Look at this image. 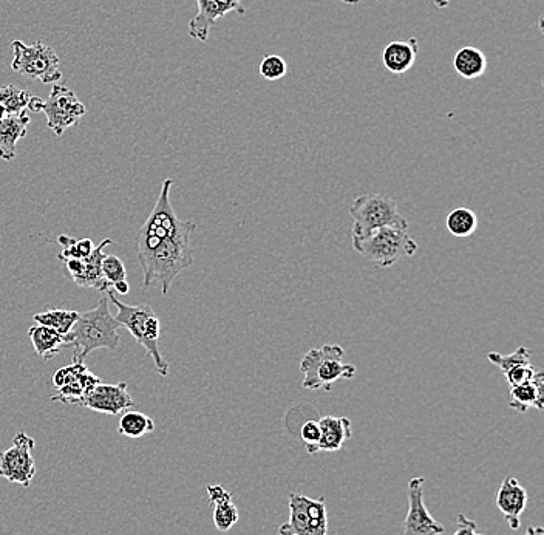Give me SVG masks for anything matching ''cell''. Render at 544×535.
<instances>
[{
  "label": "cell",
  "instance_id": "8",
  "mask_svg": "<svg viewBox=\"0 0 544 535\" xmlns=\"http://www.w3.org/2000/svg\"><path fill=\"white\" fill-rule=\"evenodd\" d=\"M280 535H328L325 498L289 495V520L279 528Z\"/></svg>",
  "mask_w": 544,
  "mask_h": 535
},
{
  "label": "cell",
  "instance_id": "12",
  "mask_svg": "<svg viewBox=\"0 0 544 535\" xmlns=\"http://www.w3.org/2000/svg\"><path fill=\"white\" fill-rule=\"evenodd\" d=\"M195 2L198 13L189 22V35L200 42L208 41L211 28L217 24L218 19L225 18L226 14L234 11L238 14L246 13L242 0H195Z\"/></svg>",
  "mask_w": 544,
  "mask_h": 535
},
{
  "label": "cell",
  "instance_id": "6",
  "mask_svg": "<svg viewBox=\"0 0 544 535\" xmlns=\"http://www.w3.org/2000/svg\"><path fill=\"white\" fill-rule=\"evenodd\" d=\"M357 254L373 262L378 268H390L404 257L418 253V243L408 236L407 231L396 228H381L362 239H353Z\"/></svg>",
  "mask_w": 544,
  "mask_h": 535
},
{
  "label": "cell",
  "instance_id": "32",
  "mask_svg": "<svg viewBox=\"0 0 544 535\" xmlns=\"http://www.w3.org/2000/svg\"><path fill=\"white\" fill-rule=\"evenodd\" d=\"M303 443H305L308 454L316 455V446L320 440V426L319 421H306L300 430Z\"/></svg>",
  "mask_w": 544,
  "mask_h": 535
},
{
  "label": "cell",
  "instance_id": "30",
  "mask_svg": "<svg viewBox=\"0 0 544 535\" xmlns=\"http://www.w3.org/2000/svg\"><path fill=\"white\" fill-rule=\"evenodd\" d=\"M102 276L109 283L110 288L115 283L123 282L127 279L126 266H124L123 260L119 259L115 254H106L101 262Z\"/></svg>",
  "mask_w": 544,
  "mask_h": 535
},
{
  "label": "cell",
  "instance_id": "9",
  "mask_svg": "<svg viewBox=\"0 0 544 535\" xmlns=\"http://www.w3.org/2000/svg\"><path fill=\"white\" fill-rule=\"evenodd\" d=\"M41 112L47 116L48 129L62 137L65 130L76 126L82 120L87 109L73 90L58 82L53 84L50 96L42 103Z\"/></svg>",
  "mask_w": 544,
  "mask_h": 535
},
{
  "label": "cell",
  "instance_id": "29",
  "mask_svg": "<svg viewBox=\"0 0 544 535\" xmlns=\"http://www.w3.org/2000/svg\"><path fill=\"white\" fill-rule=\"evenodd\" d=\"M58 243L62 246V253L58 254V260L64 262L67 259H87L95 249V243L90 239L76 240L68 236H59Z\"/></svg>",
  "mask_w": 544,
  "mask_h": 535
},
{
  "label": "cell",
  "instance_id": "26",
  "mask_svg": "<svg viewBox=\"0 0 544 535\" xmlns=\"http://www.w3.org/2000/svg\"><path fill=\"white\" fill-rule=\"evenodd\" d=\"M446 228L459 239L473 236L478 228V217L469 208H456L446 217Z\"/></svg>",
  "mask_w": 544,
  "mask_h": 535
},
{
  "label": "cell",
  "instance_id": "14",
  "mask_svg": "<svg viewBox=\"0 0 544 535\" xmlns=\"http://www.w3.org/2000/svg\"><path fill=\"white\" fill-rule=\"evenodd\" d=\"M527 501L529 495L526 489L514 477L504 478L495 495V505L504 515V520L512 531L520 529L521 515L526 509Z\"/></svg>",
  "mask_w": 544,
  "mask_h": 535
},
{
  "label": "cell",
  "instance_id": "27",
  "mask_svg": "<svg viewBox=\"0 0 544 535\" xmlns=\"http://www.w3.org/2000/svg\"><path fill=\"white\" fill-rule=\"evenodd\" d=\"M27 90L17 89L16 86L0 87V106L7 110L8 115H19L28 109L31 101Z\"/></svg>",
  "mask_w": 544,
  "mask_h": 535
},
{
  "label": "cell",
  "instance_id": "18",
  "mask_svg": "<svg viewBox=\"0 0 544 535\" xmlns=\"http://www.w3.org/2000/svg\"><path fill=\"white\" fill-rule=\"evenodd\" d=\"M30 115L27 112L7 116L0 121V158L11 161L16 157L17 141L27 135Z\"/></svg>",
  "mask_w": 544,
  "mask_h": 535
},
{
  "label": "cell",
  "instance_id": "38",
  "mask_svg": "<svg viewBox=\"0 0 544 535\" xmlns=\"http://www.w3.org/2000/svg\"><path fill=\"white\" fill-rule=\"evenodd\" d=\"M450 2H452V0H433V4H435V7L439 8V10L449 7Z\"/></svg>",
  "mask_w": 544,
  "mask_h": 535
},
{
  "label": "cell",
  "instance_id": "39",
  "mask_svg": "<svg viewBox=\"0 0 544 535\" xmlns=\"http://www.w3.org/2000/svg\"><path fill=\"white\" fill-rule=\"evenodd\" d=\"M339 2L347 5H359L361 4L362 0H339Z\"/></svg>",
  "mask_w": 544,
  "mask_h": 535
},
{
  "label": "cell",
  "instance_id": "5",
  "mask_svg": "<svg viewBox=\"0 0 544 535\" xmlns=\"http://www.w3.org/2000/svg\"><path fill=\"white\" fill-rule=\"evenodd\" d=\"M350 215L353 219V239H362L381 228L408 229V222L399 214L395 200L384 194L357 197L351 205Z\"/></svg>",
  "mask_w": 544,
  "mask_h": 535
},
{
  "label": "cell",
  "instance_id": "2",
  "mask_svg": "<svg viewBox=\"0 0 544 535\" xmlns=\"http://www.w3.org/2000/svg\"><path fill=\"white\" fill-rule=\"evenodd\" d=\"M121 325L110 313L109 297H102L93 310L79 314L72 331L65 336L67 345H73V361L84 359L99 348L116 350L119 347L118 330Z\"/></svg>",
  "mask_w": 544,
  "mask_h": 535
},
{
  "label": "cell",
  "instance_id": "3",
  "mask_svg": "<svg viewBox=\"0 0 544 535\" xmlns=\"http://www.w3.org/2000/svg\"><path fill=\"white\" fill-rule=\"evenodd\" d=\"M107 297L110 302L115 305L118 314L115 319L121 327H126L129 333L132 334L135 341L144 347L147 351V356L155 362V369L163 378L169 376V362L163 358L160 350V319H158L155 311L147 304L127 305L118 297L112 290L107 291Z\"/></svg>",
  "mask_w": 544,
  "mask_h": 535
},
{
  "label": "cell",
  "instance_id": "23",
  "mask_svg": "<svg viewBox=\"0 0 544 535\" xmlns=\"http://www.w3.org/2000/svg\"><path fill=\"white\" fill-rule=\"evenodd\" d=\"M99 382H101V379L98 376L89 372V369H85L75 381L68 382L67 386L58 389V395L53 396L51 401H59V403L64 404H79V406H82L84 399L98 386Z\"/></svg>",
  "mask_w": 544,
  "mask_h": 535
},
{
  "label": "cell",
  "instance_id": "10",
  "mask_svg": "<svg viewBox=\"0 0 544 535\" xmlns=\"http://www.w3.org/2000/svg\"><path fill=\"white\" fill-rule=\"evenodd\" d=\"M34 440L27 433H17L13 446L0 452V477L10 483L21 484L30 488L36 475V463L33 457Z\"/></svg>",
  "mask_w": 544,
  "mask_h": 535
},
{
  "label": "cell",
  "instance_id": "35",
  "mask_svg": "<svg viewBox=\"0 0 544 535\" xmlns=\"http://www.w3.org/2000/svg\"><path fill=\"white\" fill-rule=\"evenodd\" d=\"M112 288L116 291V294H119V296H126V294H129L130 291L129 283H127V280L115 283Z\"/></svg>",
  "mask_w": 544,
  "mask_h": 535
},
{
  "label": "cell",
  "instance_id": "28",
  "mask_svg": "<svg viewBox=\"0 0 544 535\" xmlns=\"http://www.w3.org/2000/svg\"><path fill=\"white\" fill-rule=\"evenodd\" d=\"M531 355L532 353L529 348L518 347L517 350H515L514 353H510V355H501V353L492 351V353L487 355V359H489L492 364L497 365L498 369L503 372V375H506L510 370L517 369V367H521V365L532 364Z\"/></svg>",
  "mask_w": 544,
  "mask_h": 535
},
{
  "label": "cell",
  "instance_id": "7",
  "mask_svg": "<svg viewBox=\"0 0 544 535\" xmlns=\"http://www.w3.org/2000/svg\"><path fill=\"white\" fill-rule=\"evenodd\" d=\"M13 62L11 69L31 79H39L42 84H58L62 79L61 61L50 45L34 42L25 45L22 41H14Z\"/></svg>",
  "mask_w": 544,
  "mask_h": 535
},
{
  "label": "cell",
  "instance_id": "36",
  "mask_svg": "<svg viewBox=\"0 0 544 535\" xmlns=\"http://www.w3.org/2000/svg\"><path fill=\"white\" fill-rule=\"evenodd\" d=\"M42 103H44V99L38 98V96H31L28 109L33 110V112H41Z\"/></svg>",
  "mask_w": 544,
  "mask_h": 535
},
{
  "label": "cell",
  "instance_id": "24",
  "mask_svg": "<svg viewBox=\"0 0 544 535\" xmlns=\"http://www.w3.org/2000/svg\"><path fill=\"white\" fill-rule=\"evenodd\" d=\"M153 430H155V421L150 416L136 412V410H127L119 420L118 432L123 437L132 438V440L144 437L147 433H152Z\"/></svg>",
  "mask_w": 544,
  "mask_h": 535
},
{
  "label": "cell",
  "instance_id": "31",
  "mask_svg": "<svg viewBox=\"0 0 544 535\" xmlns=\"http://www.w3.org/2000/svg\"><path fill=\"white\" fill-rule=\"evenodd\" d=\"M259 70L260 75L266 81H279V79L285 78L286 73H288V64H286L282 56L266 55L260 62Z\"/></svg>",
  "mask_w": 544,
  "mask_h": 535
},
{
  "label": "cell",
  "instance_id": "4",
  "mask_svg": "<svg viewBox=\"0 0 544 535\" xmlns=\"http://www.w3.org/2000/svg\"><path fill=\"white\" fill-rule=\"evenodd\" d=\"M344 355V348L333 344L308 351L300 361L303 389L310 392H331L336 382L353 379L357 373L356 367L345 364Z\"/></svg>",
  "mask_w": 544,
  "mask_h": 535
},
{
  "label": "cell",
  "instance_id": "13",
  "mask_svg": "<svg viewBox=\"0 0 544 535\" xmlns=\"http://www.w3.org/2000/svg\"><path fill=\"white\" fill-rule=\"evenodd\" d=\"M82 406L93 412L104 413V415L118 416L119 413L127 412L135 406L127 382H119V384H102L92 390L84 399Z\"/></svg>",
  "mask_w": 544,
  "mask_h": 535
},
{
  "label": "cell",
  "instance_id": "16",
  "mask_svg": "<svg viewBox=\"0 0 544 535\" xmlns=\"http://www.w3.org/2000/svg\"><path fill=\"white\" fill-rule=\"evenodd\" d=\"M320 440L316 446V454L327 452L333 454L342 449L344 444L353 437L351 421L345 416H323L319 421Z\"/></svg>",
  "mask_w": 544,
  "mask_h": 535
},
{
  "label": "cell",
  "instance_id": "15",
  "mask_svg": "<svg viewBox=\"0 0 544 535\" xmlns=\"http://www.w3.org/2000/svg\"><path fill=\"white\" fill-rule=\"evenodd\" d=\"M419 41L416 38L405 41H391L382 48L381 61L391 75H404L412 70L418 58Z\"/></svg>",
  "mask_w": 544,
  "mask_h": 535
},
{
  "label": "cell",
  "instance_id": "33",
  "mask_svg": "<svg viewBox=\"0 0 544 535\" xmlns=\"http://www.w3.org/2000/svg\"><path fill=\"white\" fill-rule=\"evenodd\" d=\"M535 373H537V370L534 369V365H521V367H517V369L510 370L509 373H506L504 379H506L507 384H509L510 389H512V387L521 386L524 382L531 381V379L534 378Z\"/></svg>",
  "mask_w": 544,
  "mask_h": 535
},
{
  "label": "cell",
  "instance_id": "1",
  "mask_svg": "<svg viewBox=\"0 0 544 535\" xmlns=\"http://www.w3.org/2000/svg\"><path fill=\"white\" fill-rule=\"evenodd\" d=\"M172 185L170 178L164 180L155 208L136 236L144 287L160 285L163 296L169 294L175 277L194 263L191 236L197 228L194 222H183L175 214L170 203Z\"/></svg>",
  "mask_w": 544,
  "mask_h": 535
},
{
  "label": "cell",
  "instance_id": "21",
  "mask_svg": "<svg viewBox=\"0 0 544 535\" xmlns=\"http://www.w3.org/2000/svg\"><path fill=\"white\" fill-rule=\"evenodd\" d=\"M453 69L461 78L472 81L481 78L487 70V58L480 48L464 45L453 58Z\"/></svg>",
  "mask_w": 544,
  "mask_h": 535
},
{
  "label": "cell",
  "instance_id": "34",
  "mask_svg": "<svg viewBox=\"0 0 544 535\" xmlns=\"http://www.w3.org/2000/svg\"><path fill=\"white\" fill-rule=\"evenodd\" d=\"M452 535H483L476 532V523L464 514L456 518V531Z\"/></svg>",
  "mask_w": 544,
  "mask_h": 535
},
{
  "label": "cell",
  "instance_id": "17",
  "mask_svg": "<svg viewBox=\"0 0 544 535\" xmlns=\"http://www.w3.org/2000/svg\"><path fill=\"white\" fill-rule=\"evenodd\" d=\"M544 375L535 373L531 381L510 389V409L518 413H526L529 409H543Z\"/></svg>",
  "mask_w": 544,
  "mask_h": 535
},
{
  "label": "cell",
  "instance_id": "20",
  "mask_svg": "<svg viewBox=\"0 0 544 535\" xmlns=\"http://www.w3.org/2000/svg\"><path fill=\"white\" fill-rule=\"evenodd\" d=\"M112 240H102L98 246H95L93 253L90 254L87 259H82L84 262V273H82L81 279L76 282V285L81 288H95V290L101 291V293H107L112 290L109 283L106 282L104 276H102L101 262L104 259V248L109 246Z\"/></svg>",
  "mask_w": 544,
  "mask_h": 535
},
{
  "label": "cell",
  "instance_id": "22",
  "mask_svg": "<svg viewBox=\"0 0 544 535\" xmlns=\"http://www.w3.org/2000/svg\"><path fill=\"white\" fill-rule=\"evenodd\" d=\"M28 338L31 339L36 355L44 359H53L61 353L62 347L67 345V339L58 331L44 327V325H33L28 330Z\"/></svg>",
  "mask_w": 544,
  "mask_h": 535
},
{
  "label": "cell",
  "instance_id": "25",
  "mask_svg": "<svg viewBox=\"0 0 544 535\" xmlns=\"http://www.w3.org/2000/svg\"><path fill=\"white\" fill-rule=\"evenodd\" d=\"M79 313L70 310H58L51 308L45 313L34 314V322L38 325L58 331L62 336H67L72 331L73 325L78 321Z\"/></svg>",
  "mask_w": 544,
  "mask_h": 535
},
{
  "label": "cell",
  "instance_id": "37",
  "mask_svg": "<svg viewBox=\"0 0 544 535\" xmlns=\"http://www.w3.org/2000/svg\"><path fill=\"white\" fill-rule=\"evenodd\" d=\"M524 535H544V529L541 526H531Z\"/></svg>",
  "mask_w": 544,
  "mask_h": 535
},
{
  "label": "cell",
  "instance_id": "11",
  "mask_svg": "<svg viewBox=\"0 0 544 535\" xmlns=\"http://www.w3.org/2000/svg\"><path fill=\"white\" fill-rule=\"evenodd\" d=\"M424 483V477L412 478L408 483V511L404 522V535H442L446 531L444 525L425 508Z\"/></svg>",
  "mask_w": 544,
  "mask_h": 535
},
{
  "label": "cell",
  "instance_id": "19",
  "mask_svg": "<svg viewBox=\"0 0 544 535\" xmlns=\"http://www.w3.org/2000/svg\"><path fill=\"white\" fill-rule=\"evenodd\" d=\"M208 497L214 505V525L218 531L226 532L238 522V509L232 501L231 492L220 484L208 486Z\"/></svg>",
  "mask_w": 544,
  "mask_h": 535
}]
</instances>
